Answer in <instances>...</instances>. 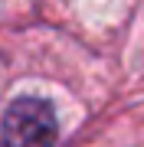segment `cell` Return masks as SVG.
I'll return each instance as SVG.
<instances>
[{
    "label": "cell",
    "mask_w": 144,
    "mask_h": 147,
    "mask_svg": "<svg viewBox=\"0 0 144 147\" xmlns=\"http://www.w3.org/2000/svg\"><path fill=\"white\" fill-rule=\"evenodd\" d=\"M59 124L56 111L43 98H16L3 115L7 147H56Z\"/></svg>",
    "instance_id": "1"
}]
</instances>
